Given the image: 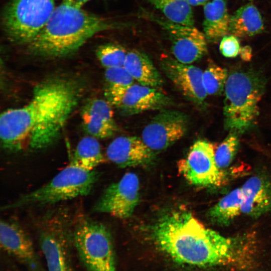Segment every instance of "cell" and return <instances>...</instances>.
Returning <instances> with one entry per match:
<instances>
[{
    "mask_svg": "<svg viewBox=\"0 0 271 271\" xmlns=\"http://www.w3.org/2000/svg\"><path fill=\"white\" fill-rule=\"evenodd\" d=\"M84 91L80 81L51 78L37 85L24 105L8 109L0 117L3 148L18 152L46 149L59 139Z\"/></svg>",
    "mask_w": 271,
    "mask_h": 271,
    "instance_id": "obj_1",
    "label": "cell"
},
{
    "mask_svg": "<svg viewBox=\"0 0 271 271\" xmlns=\"http://www.w3.org/2000/svg\"><path fill=\"white\" fill-rule=\"evenodd\" d=\"M151 233L158 246L180 263L242 268L253 257L248 236H223L186 210L164 214L151 226Z\"/></svg>",
    "mask_w": 271,
    "mask_h": 271,
    "instance_id": "obj_2",
    "label": "cell"
},
{
    "mask_svg": "<svg viewBox=\"0 0 271 271\" xmlns=\"http://www.w3.org/2000/svg\"><path fill=\"white\" fill-rule=\"evenodd\" d=\"M127 24L62 2L28 46L36 55L60 57L76 51L99 32L124 28Z\"/></svg>",
    "mask_w": 271,
    "mask_h": 271,
    "instance_id": "obj_3",
    "label": "cell"
},
{
    "mask_svg": "<svg viewBox=\"0 0 271 271\" xmlns=\"http://www.w3.org/2000/svg\"><path fill=\"white\" fill-rule=\"evenodd\" d=\"M264 88V80L256 72L236 71L228 75L223 107L226 129L238 133L252 126Z\"/></svg>",
    "mask_w": 271,
    "mask_h": 271,
    "instance_id": "obj_4",
    "label": "cell"
},
{
    "mask_svg": "<svg viewBox=\"0 0 271 271\" xmlns=\"http://www.w3.org/2000/svg\"><path fill=\"white\" fill-rule=\"evenodd\" d=\"M98 178L95 170H86L69 164L47 183L1 209L45 206L86 196L91 192Z\"/></svg>",
    "mask_w": 271,
    "mask_h": 271,
    "instance_id": "obj_5",
    "label": "cell"
},
{
    "mask_svg": "<svg viewBox=\"0 0 271 271\" xmlns=\"http://www.w3.org/2000/svg\"><path fill=\"white\" fill-rule=\"evenodd\" d=\"M73 232L75 245L89 271H115L114 252L110 233L103 223L80 216Z\"/></svg>",
    "mask_w": 271,
    "mask_h": 271,
    "instance_id": "obj_6",
    "label": "cell"
},
{
    "mask_svg": "<svg viewBox=\"0 0 271 271\" xmlns=\"http://www.w3.org/2000/svg\"><path fill=\"white\" fill-rule=\"evenodd\" d=\"M55 8L54 0H11L3 15L6 35L14 43L29 44L45 26Z\"/></svg>",
    "mask_w": 271,
    "mask_h": 271,
    "instance_id": "obj_7",
    "label": "cell"
},
{
    "mask_svg": "<svg viewBox=\"0 0 271 271\" xmlns=\"http://www.w3.org/2000/svg\"><path fill=\"white\" fill-rule=\"evenodd\" d=\"M142 16L157 24L171 43V51L178 62L190 64L201 59L207 51V40L203 32L194 26L172 22L164 17L144 11Z\"/></svg>",
    "mask_w": 271,
    "mask_h": 271,
    "instance_id": "obj_8",
    "label": "cell"
},
{
    "mask_svg": "<svg viewBox=\"0 0 271 271\" xmlns=\"http://www.w3.org/2000/svg\"><path fill=\"white\" fill-rule=\"evenodd\" d=\"M213 145L198 140L191 147L185 158L178 162L179 173L190 184L204 187L220 186L225 175L215 162Z\"/></svg>",
    "mask_w": 271,
    "mask_h": 271,
    "instance_id": "obj_9",
    "label": "cell"
},
{
    "mask_svg": "<svg viewBox=\"0 0 271 271\" xmlns=\"http://www.w3.org/2000/svg\"><path fill=\"white\" fill-rule=\"evenodd\" d=\"M106 100L124 115L163 109L171 102L170 98L158 89L133 84L125 88L107 87Z\"/></svg>",
    "mask_w": 271,
    "mask_h": 271,
    "instance_id": "obj_10",
    "label": "cell"
},
{
    "mask_svg": "<svg viewBox=\"0 0 271 271\" xmlns=\"http://www.w3.org/2000/svg\"><path fill=\"white\" fill-rule=\"evenodd\" d=\"M188 116L176 110L162 109L142 131V139L154 153L163 151L186 133Z\"/></svg>",
    "mask_w": 271,
    "mask_h": 271,
    "instance_id": "obj_11",
    "label": "cell"
},
{
    "mask_svg": "<svg viewBox=\"0 0 271 271\" xmlns=\"http://www.w3.org/2000/svg\"><path fill=\"white\" fill-rule=\"evenodd\" d=\"M138 176L127 172L109 186L92 208V211L106 213L120 219L130 217L140 200Z\"/></svg>",
    "mask_w": 271,
    "mask_h": 271,
    "instance_id": "obj_12",
    "label": "cell"
},
{
    "mask_svg": "<svg viewBox=\"0 0 271 271\" xmlns=\"http://www.w3.org/2000/svg\"><path fill=\"white\" fill-rule=\"evenodd\" d=\"M161 66L167 77L185 98L195 104L204 103L208 94L203 85L201 69L181 63L168 56L161 59Z\"/></svg>",
    "mask_w": 271,
    "mask_h": 271,
    "instance_id": "obj_13",
    "label": "cell"
},
{
    "mask_svg": "<svg viewBox=\"0 0 271 271\" xmlns=\"http://www.w3.org/2000/svg\"><path fill=\"white\" fill-rule=\"evenodd\" d=\"M111 105L101 98L87 101L81 112L84 130L89 136L99 139L110 138L116 132L117 127L114 119Z\"/></svg>",
    "mask_w": 271,
    "mask_h": 271,
    "instance_id": "obj_14",
    "label": "cell"
},
{
    "mask_svg": "<svg viewBox=\"0 0 271 271\" xmlns=\"http://www.w3.org/2000/svg\"><path fill=\"white\" fill-rule=\"evenodd\" d=\"M106 154L111 162L121 168L147 164L154 157V152L136 136L115 138L107 147Z\"/></svg>",
    "mask_w": 271,
    "mask_h": 271,
    "instance_id": "obj_15",
    "label": "cell"
},
{
    "mask_svg": "<svg viewBox=\"0 0 271 271\" xmlns=\"http://www.w3.org/2000/svg\"><path fill=\"white\" fill-rule=\"evenodd\" d=\"M0 243L4 251L35 268L37 256L32 240L16 221L2 220L0 223Z\"/></svg>",
    "mask_w": 271,
    "mask_h": 271,
    "instance_id": "obj_16",
    "label": "cell"
},
{
    "mask_svg": "<svg viewBox=\"0 0 271 271\" xmlns=\"http://www.w3.org/2000/svg\"><path fill=\"white\" fill-rule=\"evenodd\" d=\"M241 213L258 218L271 210V181L256 175L248 178L241 187Z\"/></svg>",
    "mask_w": 271,
    "mask_h": 271,
    "instance_id": "obj_17",
    "label": "cell"
},
{
    "mask_svg": "<svg viewBox=\"0 0 271 271\" xmlns=\"http://www.w3.org/2000/svg\"><path fill=\"white\" fill-rule=\"evenodd\" d=\"M203 33L207 41L216 42L229 33L230 16L226 0H213L203 9Z\"/></svg>",
    "mask_w": 271,
    "mask_h": 271,
    "instance_id": "obj_18",
    "label": "cell"
},
{
    "mask_svg": "<svg viewBox=\"0 0 271 271\" xmlns=\"http://www.w3.org/2000/svg\"><path fill=\"white\" fill-rule=\"evenodd\" d=\"M123 66L141 85L156 89L163 85L159 71L149 57L142 52L133 50L127 52Z\"/></svg>",
    "mask_w": 271,
    "mask_h": 271,
    "instance_id": "obj_19",
    "label": "cell"
},
{
    "mask_svg": "<svg viewBox=\"0 0 271 271\" xmlns=\"http://www.w3.org/2000/svg\"><path fill=\"white\" fill-rule=\"evenodd\" d=\"M264 29L262 16L252 4L244 5L230 16L229 34L246 38L261 33Z\"/></svg>",
    "mask_w": 271,
    "mask_h": 271,
    "instance_id": "obj_20",
    "label": "cell"
},
{
    "mask_svg": "<svg viewBox=\"0 0 271 271\" xmlns=\"http://www.w3.org/2000/svg\"><path fill=\"white\" fill-rule=\"evenodd\" d=\"M241 205L242 192L239 187L229 192L210 208L208 217L215 224L227 226L241 213Z\"/></svg>",
    "mask_w": 271,
    "mask_h": 271,
    "instance_id": "obj_21",
    "label": "cell"
},
{
    "mask_svg": "<svg viewBox=\"0 0 271 271\" xmlns=\"http://www.w3.org/2000/svg\"><path fill=\"white\" fill-rule=\"evenodd\" d=\"M103 161L104 157L97 139L89 136L78 142L70 164L92 171Z\"/></svg>",
    "mask_w": 271,
    "mask_h": 271,
    "instance_id": "obj_22",
    "label": "cell"
},
{
    "mask_svg": "<svg viewBox=\"0 0 271 271\" xmlns=\"http://www.w3.org/2000/svg\"><path fill=\"white\" fill-rule=\"evenodd\" d=\"M168 20L178 24L194 26L191 6L187 0H147Z\"/></svg>",
    "mask_w": 271,
    "mask_h": 271,
    "instance_id": "obj_23",
    "label": "cell"
},
{
    "mask_svg": "<svg viewBox=\"0 0 271 271\" xmlns=\"http://www.w3.org/2000/svg\"><path fill=\"white\" fill-rule=\"evenodd\" d=\"M228 77L227 71L215 64H209L203 72V83L208 95L221 94Z\"/></svg>",
    "mask_w": 271,
    "mask_h": 271,
    "instance_id": "obj_24",
    "label": "cell"
},
{
    "mask_svg": "<svg viewBox=\"0 0 271 271\" xmlns=\"http://www.w3.org/2000/svg\"><path fill=\"white\" fill-rule=\"evenodd\" d=\"M126 54L123 47L113 43L101 45L96 51L98 60L105 69L123 66Z\"/></svg>",
    "mask_w": 271,
    "mask_h": 271,
    "instance_id": "obj_25",
    "label": "cell"
},
{
    "mask_svg": "<svg viewBox=\"0 0 271 271\" xmlns=\"http://www.w3.org/2000/svg\"><path fill=\"white\" fill-rule=\"evenodd\" d=\"M230 132L218 146L215 153L216 163L221 170L226 169L231 164L239 146L237 133Z\"/></svg>",
    "mask_w": 271,
    "mask_h": 271,
    "instance_id": "obj_26",
    "label": "cell"
},
{
    "mask_svg": "<svg viewBox=\"0 0 271 271\" xmlns=\"http://www.w3.org/2000/svg\"><path fill=\"white\" fill-rule=\"evenodd\" d=\"M107 87L125 88L134 84V79L124 66L105 69Z\"/></svg>",
    "mask_w": 271,
    "mask_h": 271,
    "instance_id": "obj_27",
    "label": "cell"
},
{
    "mask_svg": "<svg viewBox=\"0 0 271 271\" xmlns=\"http://www.w3.org/2000/svg\"><path fill=\"white\" fill-rule=\"evenodd\" d=\"M240 47L238 38L228 34L221 40L219 50L223 56L227 58H234L239 54Z\"/></svg>",
    "mask_w": 271,
    "mask_h": 271,
    "instance_id": "obj_28",
    "label": "cell"
},
{
    "mask_svg": "<svg viewBox=\"0 0 271 271\" xmlns=\"http://www.w3.org/2000/svg\"><path fill=\"white\" fill-rule=\"evenodd\" d=\"M239 54L242 60L244 61H250L252 56L251 48L249 46L240 47Z\"/></svg>",
    "mask_w": 271,
    "mask_h": 271,
    "instance_id": "obj_29",
    "label": "cell"
},
{
    "mask_svg": "<svg viewBox=\"0 0 271 271\" xmlns=\"http://www.w3.org/2000/svg\"><path fill=\"white\" fill-rule=\"evenodd\" d=\"M89 1L90 0H63V2L74 7L81 8Z\"/></svg>",
    "mask_w": 271,
    "mask_h": 271,
    "instance_id": "obj_30",
    "label": "cell"
},
{
    "mask_svg": "<svg viewBox=\"0 0 271 271\" xmlns=\"http://www.w3.org/2000/svg\"><path fill=\"white\" fill-rule=\"evenodd\" d=\"M191 6H198L206 3L207 0H187Z\"/></svg>",
    "mask_w": 271,
    "mask_h": 271,
    "instance_id": "obj_31",
    "label": "cell"
}]
</instances>
